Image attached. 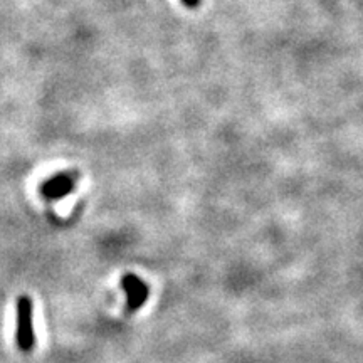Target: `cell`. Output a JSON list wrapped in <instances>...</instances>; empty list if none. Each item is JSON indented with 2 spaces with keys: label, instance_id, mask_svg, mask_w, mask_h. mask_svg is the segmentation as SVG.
<instances>
[{
  "label": "cell",
  "instance_id": "obj_3",
  "mask_svg": "<svg viewBox=\"0 0 363 363\" xmlns=\"http://www.w3.org/2000/svg\"><path fill=\"white\" fill-rule=\"evenodd\" d=\"M121 288L126 293V306L128 311H138L142 306L147 303L150 289L143 283V279H140L135 275H125L121 277Z\"/></svg>",
  "mask_w": 363,
  "mask_h": 363
},
{
  "label": "cell",
  "instance_id": "obj_1",
  "mask_svg": "<svg viewBox=\"0 0 363 363\" xmlns=\"http://www.w3.org/2000/svg\"><path fill=\"white\" fill-rule=\"evenodd\" d=\"M15 343L22 352H31L36 343L34 335V305L29 296H20L17 300V331Z\"/></svg>",
  "mask_w": 363,
  "mask_h": 363
},
{
  "label": "cell",
  "instance_id": "obj_2",
  "mask_svg": "<svg viewBox=\"0 0 363 363\" xmlns=\"http://www.w3.org/2000/svg\"><path fill=\"white\" fill-rule=\"evenodd\" d=\"M79 180V173L76 172H61L55 173L53 177H49L48 180L41 183L39 192L46 200L55 202V200L66 197L74 190L76 183Z\"/></svg>",
  "mask_w": 363,
  "mask_h": 363
},
{
  "label": "cell",
  "instance_id": "obj_4",
  "mask_svg": "<svg viewBox=\"0 0 363 363\" xmlns=\"http://www.w3.org/2000/svg\"><path fill=\"white\" fill-rule=\"evenodd\" d=\"M200 2H202V0H182L183 6L189 8H197L200 6Z\"/></svg>",
  "mask_w": 363,
  "mask_h": 363
}]
</instances>
